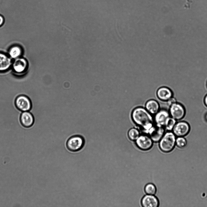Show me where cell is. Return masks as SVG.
<instances>
[{
  "mask_svg": "<svg viewBox=\"0 0 207 207\" xmlns=\"http://www.w3.org/2000/svg\"><path fill=\"white\" fill-rule=\"evenodd\" d=\"M167 102L168 105L169 106H170L171 105L176 102H177L176 98H175L173 96Z\"/></svg>",
  "mask_w": 207,
  "mask_h": 207,
  "instance_id": "cell-21",
  "label": "cell"
},
{
  "mask_svg": "<svg viewBox=\"0 0 207 207\" xmlns=\"http://www.w3.org/2000/svg\"><path fill=\"white\" fill-rule=\"evenodd\" d=\"M145 108L151 115H155L160 110V105L157 101L151 99L146 102Z\"/></svg>",
  "mask_w": 207,
  "mask_h": 207,
  "instance_id": "cell-15",
  "label": "cell"
},
{
  "mask_svg": "<svg viewBox=\"0 0 207 207\" xmlns=\"http://www.w3.org/2000/svg\"><path fill=\"white\" fill-rule=\"evenodd\" d=\"M170 116L168 111L161 109L155 115L154 118V123L161 126H164L166 119Z\"/></svg>",
  "mask_w": 207,
  "mask_h": 207,
  "instance_id": "cell-12",
  "label": "cell"
},
{
  "mask_svg": "<svg viewBox=\"0 0 207 207\" xmlns=\"http://www.w3.org/2000/svg\"><path fill=\"white\" fill-rule=\"evenodd\" d=\"M4 17L0 15V27L2 26L4 23Z\"/></svg>",
  "mask_w": 207,
  "mask_h": 207,
  "instance_id": "cell-22",
  "label": "cell"
},
{
  "mask_svg": "<svg viewBox=\"0 0 207 207\" xmlns=\"http://www.w3.org/2000/svg\"><path fill=\"white\" fill-rule=\"evenodd\" d=\"M20 121L22 125L26 128H29L33 125L34 118L32 115L28 111L23 112L20 117Z\"/></svg>",
  "mask_w": 207,
  "mask_h": 207,
  "instance_id": "cell-14",
  "label": "cell"
},
{
  "mask_svg": "<svg viewBox=\"0 0 207 207\" xmlns=\"http://www.w3.org/2000/svg\"><path fill=\"white\" fill-rule=\"evenodd\" d=\"M184 137H177L176 139V144L180 148L185 147L187 145V142Z\"/></svg>",
  "mask_w": 207,
  "mask_h": 207,
  "instance_id": "cell-20",
  "label": "cell"
},
{
  "mask_svg": "<svg viewBox=\"0 0 207 207\" xmlns=\"http://www.w3.org/2000/svg\"><path fill=\"white\" fill-rule=\"evenodd\" d=\"M28 66L26 59L24 58L19 57L14 59L12 62V66L14 71L19 74L25 72Z\"/></svg>",
  "mask_w": 207,
  "mask_h": 207,
  "instance_id": "cell-9",
  "label": "cell"
},
{
  "mask_svg": "<svg viewBox=\"0 0 207 207\" xmlns=\"http://www.w3.org/2000/svg\"><path fill=\"white\" fill-rule=\"evenodd\" d=\"M131 118L140 132L148 134L149 129L154 124L152 115L142 107L134 109L131 113Z\"/></svg>",
  "mask_w": 207,
  "mask_h": 207,
  "instance_id": "cell-1",
  "label": "cell"
},
{
  "mask_svg": "<svg viewBox=\"0 0 207 207\" xmlns=\"http://www.w3.org/2000/svg\"><path fill=\"white\" fill-rule=\"evenodd\" d=\"M157 95L158 98L164 102H167L173 97V93L169 88L163 86L159 88L157 92Z\"/></svg>",
  "mask_w": 207,
  "mask_h": 207,
  "instance_id": "cell-10",
  "label": "cell"
},
{
  "mask_svg": "<svg viewBox=\"0 0 207 207\" xmlns=\"http://www.w3.org/2000/svg\"><path fill=\"white\" fill-rule=\"evenodd\" d=\"M135 141L137 146L142 150H148L153 145V141L147 134H144L140 135Z\"/></svg>",
  "mask_w": 207,
  "mask_h": 207,
  "instance_id": "cell-8",
  "label": "cell"
},
{
  "mask_svg": "<svg viewBox=\"0 0 207 207\" xmlns=\"http://www.w3.org/2000/svg\"><path fill=\"white\" fill-rule=\"evenodd\" d=\"M168 111L170 116L177 121L182 119L186 114V110L184 106L177 102L169 106Z\"/></svg>",
  "mask_w": 207,
  "mask_h": 207,
  "instance_id": "cell-4",
  "label": "cell"
},
{
  "mask_svg": "<svg viewBox=\"0 0 207 207\" xmlns=\"http://www.w3.org/2000/svg\"><path fill=\"white\" fill-rule=\"evenodd\" d=\"M62 26H64V27H65V28H66L67 29H68V30H69L70 31H71V30L70 29V28H68V27H66V26H65V25H63V24H62Z\"/></svg>",
  "mask_w": 207,
  "mask_h": 207,
  "instance_id": "cell-24",
  "label": "cell"
},
{
  "mask_svg": "<svg viewBox=\"0 0 207 207\" xmlns=\"http://www.w3.org/2000/svg\"><path fill=\"white\" fill-rule=\"evenodd\" d=\"M144 191L147 194L154 195L156 192V188L154 184L149 183L145 185L144 187Z\"/></svg>",
  "mask_w": 207,
  "mask_h": 207,
  "instance_id": "cell-19",
  "label": "cell"
},
{
  "mask_svg": "<svg viewBox=\"0 0 207 207\" xmlns=\"http://www.w3.org/2000/svg\"><path fill=\"white\" fill-rule=\"evenodd\" d=\"M8 54L12 59H15L20 57L22 54L21 48L18 45H15L11 47L9 50Z\"/></svg>",
  "mask_w": 207,
  "mask_h": 207,
  "instance_id": "cell-16",
  "label": "cell"
},
{
  "mask_svg": "<svg viewBox=\"0 0 207 207\" xmlns=\"http://www.w3.org/2000/svg\"><path fill=\"white\" fill-rule=\"evenodd\" d=\"M16 108L22 112L28 111L32 108V103L30 99L26 96L21 95L18 96L15 101Z\"/></svg>",
  "mask_w": 207,
  "mask_h": 207,
  "instance_id": "cell-6",
  "label": "cell"
},
{
  "mask_svg": "<svg viewBox=\"0 0 207 207\" xmlns=\"http://www.w3.org/2000/svg\"><path fill=\"white\" fill-rule=\"evenodd\" d=\"M12 62L9 56L0 52V72H5L12 66Z\"/></svg>",
  "mask_w": 207,
  "mask_h": 207,
  "instance_id": "cell-13",
  "label": "cell"
},
{
  "mask_svg": "<svg viewBox=\"0 0 207 207\" xmlns=\"http://www.w3.org/2000/svg\"><path fill=\"white\" fill-rule=\"evenodd\" d=\"M85 140L82 136L75 135L70 138L66 142L67 149L72 152H76L81 150L85 144Z\"/></svg>",
  "mask_w": 207,
  "mask_h": 207,
  "instance_id": "cell-3",
  "label": "cell"
},
{
  "mask_svg": "<svg viewBox=\"0 0 207 207\" xmlns=\"http://www.w3.org/2000/svg\"><path fill=\"white\" fill-rule=\"evenodd\" d=\"M176 136L172 131H166L159 141L160 149L165 153L171 151L176 144Z\"/></svg>",
  "mask_w": 207,
  "mask_h": 207,
  "instance_id": "cell-2",
  "label": "cell"
},
{
  "mask_svg": "<svg viewBox=\"0 0 207 207\" xmlns=\"http://www.w3.org/2000/svg\"><path fill=\"white\" fill-rule=\"evenodd\" d=\"M140 131L137 128L131 129L128 132V136L129 139L132 141H136L140 135Z\"/></svg>",
  "mask_w": 207,
  "mask_h": 207,
  "instance_id": "cell-18",
  "label": "cell"
},
{
  "mask_svg": "<svg viewBox=\"0 0 207 207\" xmlns=\"http://www.w3.org/2000/svg\"><path fill=\"white\" fill-rule=\"evenodd\" d=\"M166 130L163 126L154 124L149 129L148 135L150 137L153 142H159L165 133Z\"/></svg>",
  "mask_w": 207,
  "mask_h": 207,
  "instance_id": "cell-7",
  "label": "cell"
},
{
  "mask_svg": "<svg viewBox=\"0 0 207 207\" xmlns=\"http://www.w3.org/2000/svg\"><path fill=\"white\" fill-rule=\"evenodd\" d=\"M204 102L205 105L207 107V94L206 95L204 98Z\"/></svg>",
  "mask_w": 207,
  "mask_h": 207,
  "instance_id": "cell-23",
  "label": "cell"
},
{
  "mask_svg": "<svg viewBox=\"0 0 207 207\" xmlns=\"http://www.w3.org/2000/svg\"><path fill=\"white\" fill-rule=\"evenodd\" d=\"M190 129L188 122L180 120L176 122L172 132L176 137H185L189 133Z\"/></svg>",
  "mask_w": 207,
  "mask_h": 207,
  "instance_id": "cell-5",
  "label": "cell"
},
{
  "mask_svg": "<svg viewBox=\"0 0 207 207\" xmlns=\"http://www.w3.org/2000/svg\"><path fill=\"white\" fill-rule=\"evenodd\" d=\"M205 118L206 121H207V113L205 115Z\"/></svg>",
  "mask_w": 207,
  "mask_h": 207,
  "instance_id": "cell-25",
  "label": "cell"
},
{
  "mask_svg": "<svg viewBox=\"0 0 207 207\" xmlns=\"http://www.w3.org/2000/svg\"><path fill=\"white\" fill-rule=\"evenodd\" d=\"M177 121L175 119L170 116L168 118L164 126L166 131H172Z\"/></svg>",
  "mask_w": 207,
  "mask_h": 207,
  "instance_id": "cell-17",
  "label": "cell"
},
{
  "mask_svg": "<svg viewBox=\"0 0 207 207\" xmlns=\"http://www.w3.org/2000/svg\"><path fill=\"white\" fill-rule=\"evenodd\" d=\"M141 204L144 207H157L159 205V202L154 195L147 194L142 199Z\"/></svg>",
  "mask_w": 207,
  "mask_h": 207,
  "instance_id": "cell-11",
  "label": "cell"
}]
</instances>
